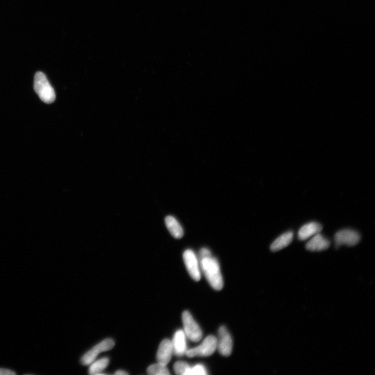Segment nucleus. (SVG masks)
Wrapping results in <instances>:
<instances>
[{
    "label": "nucleus",
    "instance_id": "nucleus-1",
    "mask_svg": "<svg viewBox=\"0 0 375 375\" xmlns=\"http://www.w3.org/2000/svg\"><path fill=\"white\" fill-rule=\"evenodd\" d=\"M200 265L211 287L216 290H221L224 286V281L216 259L212 255L201 258Z\"/></svg>",
    "mask_w": 375,
    "mask_h": 375
},
{
    "label": "nucleus",
    "instance_id": "nucleus-2",
    "mask_svg": "<svg viewBox=\"0 0 375 375\" xmlns=\"http://www.w3.org/2000/svg\"><path fill=\"white\" fill-rule=\"evenodd\" d=\"M34 89L43 102L50 104L54 102L56 95L44 74L38 72L34 76Z\"/></svg>",
    "mask_w": 375,
    "mask_h": 375
},
{
    "label": "nucleus",
    "instance_id": "nucleus-3",
    "mask_svg": "<svg viewBox=\"0 0 375 375\" xmlns=\"http://www.w3.org/2000/svg\"><path fill=\"white\" fill-rule=\"evenodd\" d=\"M182 321L186 337L194 343L200 342L203 336L202 330L189 312L186 311L183 312Z\"/></svg>",
    "mask_w": 375,
    "mask_h": 375
},
{
    "label": "nucleus",
    "instance_id": "nucleus-4",
    "mask_svg": "<svg viewBox=\"0 0 375 375\" xmlns=\"http://www.w3.org/2000/svg\"><path fill=\"white\" fill-rule=\"evenodd\" d=\"M217 349V338L212 335L207 336L197 347L187 350L186 355L189 358L208 357L213 355Z\"/></svg>",
    "mask_w": 375,
    "mask_h": 375
},
{
    "label": "nucleus",
    "instance_id": "nucleus-5",
    "mask_svg": "<svg viewBox=\"0 0 375 375\" xmlns=\"http://www.w3.org/2000/svg\"><path fill=\"white\" fill-rule=\"evenodd\" d=\"M115 345V342L112 339L107 338L104 340L96 346L92 348L85 354L81 359L82 365H90L96 359L100 353L111 350Z\"/></svg>",
    "mask_w": 375,
    "mask_h": 375
},
{
    "label": "nucleus",
    "instance_id": "nucleus-6",
    "mask_svg": "<svg viewBox=\"0 0 375 375\" xmlns=\"http://www.w3.org/2000/svg\"><path fill=\"white\" fill-rule=\"evenodd\" d=\"M183 258L187 271L192 278L196 281L200 280L201 276L200 265L194 252L190 249L186 250Z\"/></svg>",
    "mask_w": 375,
    "mask_h": 375
},
{
    "label": "nucleus",
    "instance_id": "nucleus-7",
    "mask_svg": "<svg viewBox=\"0 0 375 375\" xmlns=\"http://www.w3.org/2000/svg\"><path fill=\"white\" fill-rule=\"evenodd\" d=\"M218 338L217 339V349L222 356H229L232 350V339L227 330L224 326H221L218 330Z\"/></svg>",
    "mask_w": 375,
    "mask_h": 375
},
{
    "label": "nucleus",
    "instance_id": "nucleus-8",
    "mask_svg": "<svg viewBox=\"0 0 375 375\" xmlns=\"http://www.w3.org/2000/svg\"><path fill=\"white\" fill-rule=\"evenodd\" d=\"M360 234L355 230L344 229L337 232L335 236L336 246L340 247L344 244L354 246L360 241Z\"/></svg>",
    "mask_w": 375,
    "mask_h": 375
},
{
    "label": "nucleus",
    "instance_id": "nucleus-9",
    "mask_svg": "<svg viewBox=\"0 0 375 375\" xmlns=\"http://www.w3.org/2000/svg\"><path fill=\"white\" fill-rule=\"evenodd\" d=\"M173 354L172 342L168 339L163 340L160 345L157 355L158 362L167 366L171 360Z\"/></svg>",
    "mask_w": 375,
    "mask_h": 375
},
{
    "label": "nucleus",
    "instance_id": "nucleus-10",
    "mask_svg": "<svg viewBox=\"0 0 375 375\" xmlns=\"http://www.w3.org/2000/svg\"><path fill=\"white\" fill-rule=\"evenodd\" d=\"M173 354L178 357L186 355L187 348L186 336L183 330H179L174 334L172 342Z\"/></svg>",
    "mask_w": 375,
    "mask_h": 375
},
{
    "label": "nucleus",
    "instance_id": "nucleus-11",
    "mask_svg": "<svg viewBox=\"0 0 375 375\" xmlns=\"http://www.w3.org/2000/svg\"><path fill=\"white\" fill-rule=\"evenodd\" d=\"M330 244V241L319 233L315 234L307 243L306 248L311 251H321L327 250Z\"/></svg>",
    "mask_w": 375,
    "mask_h": 375
},
{
    "label": "nucleus",
    "instance_id": "nucleus-12",
    "mask_svg": "<svg viewBox=\"0 0 375 375\" xmlns=\"http://www.w3.org/2000/svg\"><path fill=\"white\" fill-rule=\"evenodd\" d=\"M321 224L316 222H311L304 225L298 232V238L300 240H306L315 234L320 233L322 230Z\"/></svg>",
    "mask_w": 375,
    "mask_h": 375
},
{
    "label": "nucleus",
    "instance_id": "nucleus-13",
    "mask_svg": "<svg viewBox=\"0 0 375 375\" xmlns=\"http://www.w3.org/2000/svg\"><path fill=\"white\" fill-rule=\"evenodd\" d=\"M165 222L167 227L174 238L180 239L183 237V228L177 219L173 216H168L166 218Z\"/></svg>",
    "mask_w": 375,
    "mask_h": 375
},
{
    "label": "nucleus",
    "instance_id": "nucleus-14",
    "mask_svg": "<svg viewBox=\"0 0 375 375\" xmlns=\"http://www.w3.org/2000/svg\"><path fill=\"white\" fill-rule=\"evenodd\" d=\"M294 238V233L288 231L277 238L271 244V250L273 252H277L283 249L292 242Z\"/></svg>",
    "mask_w": 375,
    "mask_h": 375
},
{
    "label": "nucleus",
    "instance_id": "nucleus-15",
    "mask_svg": "<svg viewBox=\"0 0 375 375\" xmlns=\"http://www.w3.org/2000/svg\"><path fill=\"white\" fill-rule=\"evenodd\" d=\"M109 364V359L104 358L91 363L89 373L91 375H102V372L107 368Z\"/></svg>",
    "mask_w": 375,
    "mask_h": 375
},
{
    "label": "nucleus",
    "instance_id": "nucleus-16",
    "mask_svg": "<svg viewBox=\"0 0 375 375\" xmlns=\"http://www.w3.org/2000/svg\"><path fill=\"white\" fill-rule=\"evenodd\" d=\"M147 373L150 375H169L170 373L166 366L157 363L149 367Z\"/></svg>",
    "mask_w": 375,
    "mask_h": 375
},
{
    "label": "nucleus",
    "instance_id": "nucleus-17",
    "mask_svg": "<svg viewBox=\"0 0 375 375\" xmlns=\"http://www.w3.org/2000/svg\"><path fill=\"white\" fill-rule=\"evenodd\" d=\"M191 367L184 361L176 362L174 365V370L179 375H190Z\"/></svg>",
    "mask_w": 375,
    "mask_h": 375
},
{
    "label": "nucleus",
    "instance_id": "nucleus-18",
    "mask_svg": "<svg viewBox=\"0 0 375 375\" xmlns=\"http://www.w3.org/2000/svg\"><path fill=\"white\" fill-rule=\"evenodd\" d=\"M207 374L206 370L202 365H196L191 368L190 375H205Z\"/></svg>",
    "mask_w": 375,
    "mask_h": 375
},
{
    "label": "nucleus",
    "instance_id": "nucleus-19",
    "mask_svg": "<svg viewBox=\"0 0 375 375\" xmlns=\"http://www.w3.org/2000/svg\"><path fill=\"white\" fill-rule=\"evenodd\" d=\"M16 374V373L13 371L4 368H0V375H15Z\"/></svg>",
    "mask_w": 375,
    "mask_h": 375
},
{
    "label": "nucleus",
    "instance_id": "nucleus-20",
    "mask_svg": "<svg viewBox=\"0 0 375 375\" xmlns=\"http://www.w3.org/2000/svg\"><path fill=\"white\" fill-rule=\"evenodd\" d=\"M200 254V259L203 257L212 255V254H211L210 251L208 249L205 248L201 249L200 251V254Z\"/></svg>",
    "mask_w": 375,
    "mask_h": 375
},
{
    "label": "nucleus",
    "instance_id": "nucleus-21",
    "mask_svg": "<svg viewBox=\"0 0 375 375\" xmlns=\"http://www.w3.org/2000/svg\"><path fill=\"white\" fill-rule=\"evenodd\" d=\"M114 374L116 375H128V373L124 371L119 370L116 371Z\"/></svg>",
    "mask_w": 375,
    "mask_h": 375
}]
</instances>
